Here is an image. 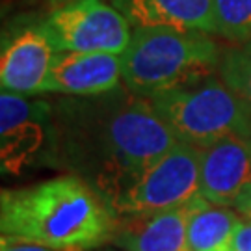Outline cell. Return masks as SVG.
Masks as SVG:
<instances>
[{
	"mask_svg": "<svg viewBox=\"0 0 251 251\" xmlns=\"http://www.w3.org/2000/svg\"><path fill=\"white\" fill-rule=\"evenodd\" d=\"M179 142L203 149L229 136H251V106L210 75L149 97Z\"/></svg>",
	"mask_w": 251,
	"mask_h": 251,
	"instance_id": "4",
	"label": "cell"
},
{
	"mask_svg": "<svg viewBox=\"0 0 251 251\" xmlns=\"http://www.w3.org/2000/svg\"><path fill=\"white\" fill-rule=\"evenodd\" d=\"M95 251H121V250H117V248L116 250H114V248H106V250H95Z\"/></svg>",
	"mask_w": 251,
	"mask_h": 251,
	"instance_id": "20",
	"label": "cell"
},
{
	"mask_svg": "<svg viewBox=\"0 0 251 251\" xmlns=\"http://www.w3.org/2000/svg\"><path fill=\"white\" fill-rule=\"evenodd\" d=\"M52 2H54V4H58V2H60V0H52Z\"/></svg>",
	"mask_w": 251,
	"mask_h": 251,
	"instance_id": "21",
	"label": "cell"
},
{
	"mask_svg": "<svg viewBox=\"0 0 251 251\" xmlns=\"http://www.w3.org/2000/svg\"><path fill=\"white\" fill-rule=\"evenodd\" d=\"M233 251H251V220H242L234 236Z\"/></svg>",
	"mask_w": 251,
	"mask_h": 251,
	"instance_id": "17",
	"label": "cell"
},
{
	"mask_svg": "<svg viewBox=\"0 0 251 251\" xmlns=\"http://www.w3.org/2000/svg\"><path fill=\"white\" fill-rule=\"evenodd\" d=\"M56 52L121 54L132 30L125 15L104 0H75L56 8L41 25Z\"/></svg>",
	"mask_w": 251,
	"mask_h": 251,
	"instance_id": "6",
	"label": "cell"
},
{
	"mask_svg": "<svg viewBox=\"0 0 251 251\" xmlns=\"http://www.w3.org/2000/svg\"><path fill=\"white\" fill-rule=\"evenodd\" d=\"M190 203L154 214L117 218L110 244L121 251H190Z\"/></svg>",
	"mask_w": 251,
	"mask_h": 251,
	"instance_id": "11",
	"label": "cell"
},
{
	"mask_svg": "<svg viewBox=\"0 0 251 251\" xmlns=\"http://www.w3.org/2000/svg\"><path fill=\"white\" fill-rule=\"evenodd\" d=\"M69 2H75V0H60V2H58V8H60V6H65V4H69Z\"/></svg>",
	"mask_w": 251,
	"mask_h": 251,
	"instance_id": "19",
	"label": "cell"
},
{
	"mask_svg": "<svg viewBox=\"0 0 251 251\" xmlns=\"http://www.w3.org/2000/svg\"><path fill=\"white\" fill-rule=\"evenodd\" d=\"M238 214L242 216L244 220H251V184L242 192V196L238 198V201L233 206Z\"/></svg>",
	"mask_w": 251,
	"mask_h": 251,
	"instance_id": "18",
	"label": "cell"
},
{
	"mask_svg": "<svg viewBox=\"0 0 251 251\" xmlns=\"http://www.w3.org/2000/svg\"><path fill=\"white\" fill-rule=\"evenodd\" d=\"M220 76L251 106V41L234 43L222 56Z\"/></svg>",
	"mask_w": 251,
	"mask_h": 251,
	"instance_id": "15",
	"label": "cell"
},
{
	"mask_svg": "<svg viewBox=\"0 0 251 251\" xmlns=\"http://www.w3.org/2000/svg\"><path fill=\"white\" fill-rule=\"evenodd\" d=\"M0 160L4 173H21L45 152L54 138V110L50 102L30 100L2 90L0 95Z\"/></svg>",
	"mask_w": 251,
	"mask_h": 251,
	"instance_id": "7",
	"label": "cell"
},
{
	"mask_svg": "<svg viewBox=\"0 0 251 251\" xmlns=\"http://www.w3.org/2000/svg\"><path fill=\"white\" fill-rule=\"evenodd\" d=\"M251 184V136H229L199 149V196L231 206Z\"/></svg>",
	"mask_w": 251,
	"mask_h": 251,
	"instance_id": "8",
	"label": "cell"
},
{
	"mask_svg": "<svg viewBox=\"0 0 251 251\" xmlns=\"http://www.w3.org/2000/svg\"><path fill=\"white\" fill-rule=\"evenodd\" d=\"M224 52L210 34L168 26L134 28L121 54L123 86L149 99L220 71Z\"/></svg>",
	"mask_w": 251,
	"mask_h": 251,
	"instance_id": "3",
	"label": "cell"
},
{
	"mask_svg": "<svg viewBox=\"0 0 251 251\" xmlns=\"http://www.w3.org/2000/svg\"><path fill=\"white\" fill-rule=\"evenodd\" d=\"M0 229L54 251H95L112 240L116 216L88 180L67 173L2 190Z\"/></svg>",
	"mask_w": 251,
	"mask_h": 251,
	"instance_id": "2",
	"label": "cell"
},
{
	"mask_svg": "<svg viewBox=\"0 0 251 251\" xmlns=\"http://www.w3.org/2000/svg\"><path fill=\"white\" fill-rule=\"evenodd\" d=\"M179 144L149 99L125 86L73 97L54 110L52 152L99 194L162 158Z\"/></svg>",
	"mask_w": 251,
	"mask_h": 251,
	"instance_id": "1",
	"label": "cell"
},
{
	"mask_svg": "<svg viewBox=\"0 0 251 251\" xmlns=\"http://www.w3.org/2000/svg\"><path fill=\"white\" fill-rule=\"evenodd\" d=\"M132 28L168 26L216 34L214 0H110Z\"/></svg>",
	"mask_w": 251,
	"mask_h": 251,
	"instance_id": "12",
	"label": "cell"
},
{
	"mask_svg": "<svg viewBox=\"0 0 251 251\" xmlns=\"http://www.w3.org/2000/svg\"><path fill=\"white\" fill-rule=\"evenodd\" d=\"M216 36L231 43L251 41V0H214Z\"/></svg>",
	"mask_w": 251,
	"mask_h": 251,
	"instance_id": "14",
	"label": "cell"
},
{
	"mask_svg": "<svg viewBox=\"0 0 251 251\" xmlns=\"http://www.w3.org/2000/svg\"><path fill=\"white\" fill-rule=\"evenodd\" d=\"M0 251H54V250L45 248V246H39V244L21 240V238H15V236L2 234V238H0Z\"/></svg>",
	"mask_w": 251,
	"mask_h": 251,
	"instance_id": "16",
	"label": "cell"
},
{
	"mask_svg": "<svg viewBox=\"0 0 251 251\" xmlns=\"http://www.w3.org/2000/svg\"><path fill=\"white\" fill-rule=\"evenodd\" d=\"M123 86V60L108 52H56L45 93L97 97Z\"/></svg>",
	"mask_w": 251,
	"mask_h": 251,
	"instance_id": "9",
	"label": "cell"
},
{
	"mask_svg": "<svg viewBox=\"0 0 251 251\" xmlns=\"http://www.w3.org/2000/svg\"><path fill=\"white\" fill-rule=\"evenodd\" d=\"M190 251H233L242 216L231 206H218L198 196L190 203Z\"/></svg>",
	"mask_w": 251,
	"mask_h": 251,
	"instance_id": "13",
	"label": "cell"
},
{
	"mask_svg": "<svg viewBox=\"0 0 251 251\" xmlns=\"http://www.w3.org/2000/svg\"><path fill=\"white\" fill-rule=\"evenodd\" d=\"M54 56L56 50L41 26L23 30L2 50V90L17 95H43Z\"/></svg>",
	"mask_w": 251,
	"mask_h": 251,
	"instance_id": "10",
	"label": "cell"
},
{
	"mask_svg": "<svg viewBox=\"0 0 251 251\" xmlns=\"http://www.w3.org/2000/svg\"><path fill=\"white\" fill-rule=\"evenodd\" d=\"M100 196L116 220L188 205L199 196V149L179 142L162 158L121 179Z\"/></svg>",
	"mask_w": 251,
	"mask_h": 251,
	"instance_id": "5",
	"label": "cell"
}]
</instances>
